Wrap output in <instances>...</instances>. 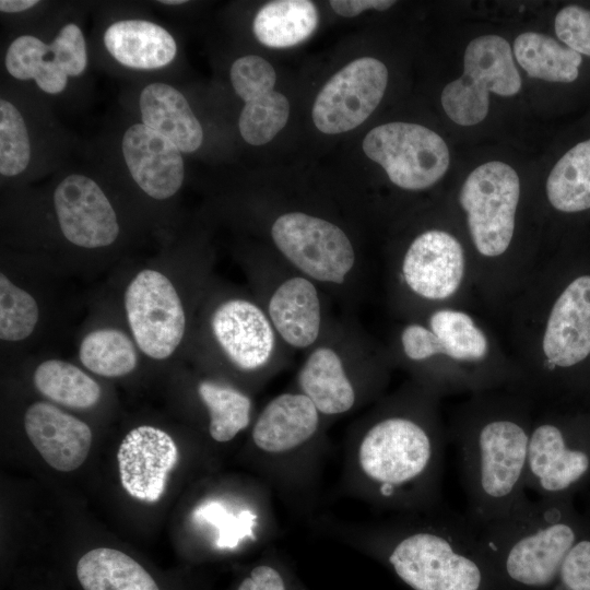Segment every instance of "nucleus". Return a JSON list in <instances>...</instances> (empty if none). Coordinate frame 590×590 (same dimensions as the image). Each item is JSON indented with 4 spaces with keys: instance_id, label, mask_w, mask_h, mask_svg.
I'll use <instances>...</instances> for the list:
<instances>
[{
    "instance_id": "4",
    "label": "nucleus",
    "mask_w": 590,
    "mask_h": 590,
    "mask_svg": "<svg viewBox=\"0 0 590 590\" xmlns=\"http://www.w3.org/2000/svg\"><path fill=\"white\" fill-rule=\"evenodd\" d=\"M502 590H552L575 543L587 533L569 499L530 497L476 528Z\"/></svg>"
},
{
    "instance_id": "14",
    "label": "nucleus",
    "mask_w": 590,
    "mask_h": 590,
    "mask_svg": "<svg viewBox=\"0 0 590 590\" xmlns=\"http://www.w3.org/2000/svg\"><path fill=\"white\" fill-rule=\"evenodd\" d=\"M402 275L416 295L430 300L447 299L457 293L463 280V248L445 231H426L408 248Z\"/></svg>"
},
{
    "instance_id": "1",
    "label": "nucleus",
    "mask_w": 590,
    "mask_h": 590,
    "mask_svg": "<svg viewBox=\"0 0 590 590\" xmlns=\"http://www.w3.org/2000/svg\"><path fill=\"white\" fill-rule=\"evenodd\" d=\"M524 410L514 401L475 402L455 427L465 517L475 528L507 516L529 498L532 421Z\"/></svg>"
},
{
    "instance_id": "19",
    "label": "nucleus",
    "mask_w": 590,
    "mask_h": 590,
    "mask_svg": "<svg viewBox=\"0 0 590 590\" xmlns=\"http://www.w3.org/2000/svg\"><path fill=\"white\" fill-rule=\"evenodd\" d=\"M24 428L42 458L57 471H74L88 456V425L50 403H33L24 414Z\"/></svg>"
},
{
    "instance_id": "29",
    "label": "nucleus",
    "mask_w": 590,
    "mask_h": 590,
    "mask_svg": "<svg viewBox=\"0 0 590 590\" xmlns=\"http://www.w3.org/2000/svg\"><path fill=\"white\" fill-rule=\"evenodd\" d=\"M550 203L562 212L590 209V139L566 152L546 181Z\"/></svg>"
},
{
    "instance_id": "31",
    "label": "nucleus",
    "mask_w": 590,
    "mask_h": 590,
    "mask_svg": "<svg viewBox=\"0 0 590 590\" xmlns=\"http://www.w3.org/2000/svg\"><path fill=\"white\" fill-rule=\"evenodd\" d=\"M36 389L59 404L87 409L101 399V387L87 374L71 363L48 359L37 366L33 376Z\"/></svg>"
},
{
    "instance_id": "22",
    "label": "nucleus",
    "mask_w": 590,
    "mask_h": 590,
    "mask_svg": "<svg viewBox=\"0 0 590 590\" xmlns=\"http://www.w3.org/2000/svg\"><path fill=\"white\" fill-rule=\"evenodd\" d=\"M107 51L121 64L140 70H152L169 64L177 45L162 26L143 20L113 23L104 34Z\"/></svg>"
},
{
    "instance_id": "42",
    "label": "nucleus",
    "mask_w": 590,
    "mask_h": 590,
    "mask_svg": "<svg viewBox=\"0 0 590 590\" xmlns=\"http://www.w3.org/2000/svg\"><path fill=\"white\" fill-rule=\"evenodd\" d=\"M38 4L37 0H1L0 10L5 13H17Z\"/></svg>"
},
{
    "instance_id": "10",
    "label": "nucleus",
    "mask_w": 590,
    "mask_h": 590,
    "mask_svg": "<svg viewBox=\"0 0 590 590\" xmlns=\"http://www.w3.org/2000/svg\"><path fill=\"white\" fill-rule=\"evenodd\" d=\"M279 250L314 280L341 284L355 262L345 233L331 222L306 213L281 215L271 228Z\"/></svg>"
},
{
    "instance_id": "32",
    "label": "nucleus",
    "mask_w": 590,
    "mask_h": 590,
    "mask_svg": "<svg viewBox=\"0 0 590 590\" xmlns=\"http://www.w3.org/2000/svg\"><path fill=\"white\" fill-rule=\"evenodd\" d=\"M84 367L104 377H121L131 373L138 363L132 340L122 331L105 328L87 333L79 350Z\"/></svg>"
},
{
    "instance_id": "21",
    "label": "nucleus",
    "mask_w": 590,
    "mask_h": 590,
    "mask_svg": "<svg viewBox=\"0 0 590 590\" xmlns=\"http://www.w3.org/2000/svg\"><path fill=\"white\" fill-rule=\"evenodd\" d=\"M142 123L170 140L184 153L198 150L203 130L185 96L166 83L146 85L139 99Z\"/></svg>"
},
{
    "instance_id": "17",
    "label": "nucleus",
    "mask_w": 590,
    "mask_h": 590,
    "mask_svg": "<svg viewBox=\"0 0 590 590\" xmlns=\"http://www.w3.org/2000/svg\"><path fill=\"white\" fill-rule=\"evenodd\" d=\"M121 150L130 175L148 196L165 200L180 189L184 161L170 140L143 123H135L126 130Z\"/></svg>"
},
{
    "instance_id": "23",
    "label": "nucleus",
    "mask_w": 590,
    "mask_h": 590,
    "mask_svg": "<svg viewBox=\"0 0 590 590\" xmlns=\"http://www.w3.org/2000/svg\"><path fill=\"white\" fill-rule=\"evenodd\" d=\"M269 317L290 345H311L320 330V302L315 285L302 276L284 281L270 298Z\"/></svg>"
},
{
    "instance_id": "6",
    "label": "nucleus",
    "mask_w": 590,
    "mask_h": 590,
    "mask_svg": "<svg viewBox=\"0 0 590 590\" xmlns=\"http://www.w3.org/2000/svg\"><path fill=\"white\" fill-rule=\"evenodd\" d=\"M548 415L532 421L526 488L535 497L569 499L590 480V434Z\"/></svg>"
},
{
    "instance_id": "40",
    "label": "nucleus",
    "mask_w": 590,
    "mask_h": 590,
    "mask_svg": "<svg viewBox=\"0 0 590 590\" xmlns=\"http://www.w3.org/2000/svg\"><path fill=\"white\" fill-rule=\"evenodd\" d=\"M552 590H590V535L583 534L566 556Z\"/></svg>"
},
{
    "instance_id": "18",
    "label": "nucleus",
    "mask_w": 590,
    "mask_h": 590,
    "mask_svg": "<svg viewBox=\"0 0 590 590\" xmlns=\"http://www.w3.org/2000/svg\"><path fill=\"white\" fill-rule=\"evenodd\" d=\"M214 337L240 369L264 366L274 347V333L264 312L253 303L233 298L220 304L211 318Z\"/></svg>"
},
{
    "instance_id": "25",
    "label": "nucleus",
    "mask_w": 590,
    "mask_h": 590,
    "mask_svg": "<svg viewBox=\"0 0 590 590\" xmlns=\"http://www.w3.org/2000/svg\"><path fill=\"white\" fill-rule=\"evenodd\" d=\"M298 382L302 393L311 400L320 414H342L355 403L354 387L340 356L330 347H318L308 356Z\"/></svg>"
},
{
    "instance_id": "39",
    "label": "nucleus",
    "mask_w": 590,
    "mask_h": 590,
    "mask_svg": "<svg viewBox=\"0 0 590 590\" xmlns=\"http://www.w3.org/2000/svg\"><path fill=\"white\" fill-rule=\"evenodd\" d=\"M557 37L570 49L590 57V11L579 5L563 8L555 17Z\"/></svg>"
},
{
    "instance_id": "30",
    "label": "nucleus",
    "mask_w": 590,
    "mask_h": 590,
    "mask_svg": "<svg viewBox=\"0 0 590 590\" xmlns=\"http://www.w3.org/2000/svg\"><path fill=\"white\" fill-rule=\"evenodd\" d=\"M5 68L17 80H35L37 86L48 94L61 93L68 82L49 45L32 35L15 38L5 54Z\"/></svg>"
},
{
    "instance_id": "34",
    "label": "nucleus",
    "mask_w": 590,
    "mask_h": 590,
    "mask_svg": "<svg viewBox=\"0 0 590 590\" xmlns=\"http://www.w3.org/2000/svg\"><path fill=\"white\" fill-rule=\"evenodd\" d=\"M39 317L34 297L0 274V338L21 341L31 335Z\"/></svg>"
},
{
    "instance_id": "36",
    "label": "nucleus",
    "mask_w": 590,
    "mask_h": 590,
    "mask_svg": "<svg viewBox=\"0 0 590 590\" xmlns=\"http://www.w3.org/2000/svg\"><path fill=\"white\" fill-rule=\"evenodd\" d=\"M199 523L206 522L216 528L217 548H235L246 538L255 539L253 528L257 526V515L251 509L234 512L223 503L210 500L200 505L193 512Z\"/></svg>"
},
{
    "instance_id": "41",
    "label": "nucleus",
    "mask_w": 590,
    "mask_h": 590,
    "mask_svg": "<svg viewBox=\"0 0 590 590\" xmlns=\"http://www.w3.org/2000/svg\"><path fill=\"white\" fill-rule=\"evenodd\" d=\"M396 1L390 0H331V8L339 14L345 17H353L367 9H376L379 11L387 10L392 7Z\"/></svg>"
},
{
    "instance_id": "8",
    "label": "nucleus",
    "mask_w": 590,
    "mask_h": 590,
    "mask_svg": "<svg viewBox=\"0 0 590 590\" xmlns=\"http://www.w3.org/2000/svg\"><path fill=\"white\" fill-rule=\"evenodd\" d=\"M364 153L386 170L402 189L433 186L449 166V150L440 135L416 123L389 122L371 129L363 141Z\"/></svg>"
},
{
    "instance_id": "27",
    "label": "nucleus",
    "mask_w": 590,
    "mask_h": 590,
    "mask_svg": "<svg viewBox=\"0 0 590 590\" xmlns=\"http://www.w3.org/2000/svg\"><path fill=\"white\" fill-rule=\"evenodd\" d=\"M430 356L446 355L461 363H476L485 358L488 341L485 333L468 314L440 309L429 318Z\"/></svg>"
},
{
    "instance_id": "20",
    "label": "nucleus",
    "mask_w": 590,
    "mask_h": 590,
    "mask_svg": "<svg viewBox=\"0 0 590 590\" xmlns=\"http://www.w3.org/2000/svg\"><path fill=\"white\" fill-rule=\"evenodd\" d=\"M320 413L304 393H282L258 416L252 441L270 456L291 453L309 441L318 429Z\"/></svg>"
},
{
    "instance_id": "15",
    "label": "nucleus",
    "mask_w": 590,
    "mask_h": 590,
    "mask_svg": "<svg viewBox=\"0 0 590 590\" xmlns=\"http://www.w3.org/2000/svg\"><path fill=\"white\" fill-rule=\"evenodd\" d=\"M117 460L126 492L137 499L153 503L164 492L167 474L178 461V449L166 432L142 425L125 436Z\"/></svg>"
},
{
    "instance_id": "26",
    "label": "nucleus",
    "mask_w": 590,
    "mask_h": 590,
    "mask_svg": "<svg viewBox=\"0 0 590 590\" xmlns=\"http://www.w3.org/2000/svg\"><path fill=\"white\" fill-rule=\"evenodd\" d=\"M318 22V11L311 1L278 0L261 7L255 16L252 31L261 44L286 48L310 37Z\"/></svg>"
},
{
    "instance_id": "2",
    "label": "nucleus",
    "mask_w": 590,
    "mask_h": 590,
    "mask_svg": "<svg viewBox=\"0 0 590 590\" xmlns=\"http://www.w3.org/2000/svg\"><path fill=\"white\" fill-rule=\"evenodd\" d=\"M371 551L410 590H502L464 516L429 512L381 529Z\"/></svg>"
},
{
    "instance_id": "38",
    "label": "nucleus",
    "mask_w": 590,
    "mask_h": 590,
    "mask_svg": "<svg viewBox=\"0 0 590 590\" xmlns=\"http://www.w3.org/2000/svg\"><path fill=\"white\" fill-rule=\"evenodd\" d=\"M49 48L68 76H79L84 72L87 63L86 45L76 24L64 25Z\"/></svg>"
},
{
    "instance_id": "16",
    "label": "nucleus",
    "mask_w": 590,
    "mask_h": 590,
    "mask_svg": "<svg viewBox=\"0 0 590 590\" xmlns=\"http://www.w3.org/2000/svg\"><path fill=\"white\" fill-rule=\"evenodd\" d=\"M542 351L551 370L575 366L590 354V275L571 281L555 300Z\"/></svg>"
},
{
    "instance_id": "5",
    "label": "nucleus",
    "mask_w": 590,
    "mask_h": 590,
    "mask_svg": "<svg viewBox=\"0 0 590 590\" xmlns=\"http://www.w3.org/2000/svg\"><path fill=\"white\" fill-rule=\"evenodd\" d=\"M520 87L521 78L508 42L497 35L480 36L469 43L463 74L445 86L441 105L453 122L473 126L486 117L491 92L511 96Z\"/></svg>"
},
{
    "instance_id": "9",
    "label": "nucleus",
    "mask_w": 590,
    "mask_h": 590,
    "mask_svg": "<svg viewBox=\"0 0 590 590\" xmlns=\"http://www.w3.org/2000/svg\"><path fill=\"white\" fill-rule=\"evenodd\" d=\"M128 323L139 349L154 359L168 358L186 330V315L178 293L163 273L145 269L125 293Z\"/></svg>"
},
{
    "instance_id": "35",
    "label": "nucleus",
    "mask_w": 590,
    "mask_h": 590,
    "mask_svg": "<svg viewBox=\"0 0 590 590\" xmlns=\"http://www.w3.org/2000/svg\"><path fill=\"white\" fill-rule=\"evenodd\" d=\"M31 142L23 116L9 101H0V173L13 177L26 169Z\"/></svg>"
},
{
    "instance_id": "37",
    "label": "nucleus",
    "mask_w": 590,
    "mask_h": 590,
    "mask_svg": "<svg viewBox=\"0 0 590 590\" xmlns=\"http://www.w3.org/2000/svg\"><path fill=\"white\" fill-rule=\"evenodd\" d=\"M234 590H306L279 562L261 560L236 582Z\"/></svg>"
},
{
    "instance_id": "28",
    "label": "nucleus",
    "mask_w": 590,
    "mask_h": 590,
    "mask_svg": "<svg viewBox=\"0 0 590 590\" xmlns=\"http://www.w3.org/2000/svg\"><path fill=\"white\" fill-rule=\"evenodd\" d=\"M518 63L530 78L548 82L569 83L578 78L582 57L546 35L526 32L514 43Z\"/></svg>"
},
{
    "instance_id": "33",
    "label": "nucleus",
    "mask_w": 590,
    "mask_h": 590,
    "mask_svg": "<svg viewBox=\"0 0 590 590\" xmlns=\"http://www.w3.org/2000/svg\"><path fill=\"white\" fill-rule=\"evenodd\" d=\"M198 393L209 412V433L217 442H227L250 422L251 401L239 390L203 380Z\"/></svg>"
},
{
    "instance_id": "12",
    "label": "nucleus",
    "mask_w": 590,
    "mask_h": 590,
    "mask_svg": "<svg viewBox=\"0 0 590 590\" xmlns=\"http://www.w3.org/2000/svg\"><path fill=\"white\" fill-rule=\"evenodd\" d=\"M231 82L245 101L238 126L243 139L251 145L270 142L286 125L290 103L274 91L276 73L262 57L248 55L234 61Z\"/></svg>"
},
{
    "instance_id": "3",
    "label": "nucleus",
    "mask_w": 590,
    "mask_h": 590,
    "mask_svg": "<svg viewBox=\"0 0 590 590\" xmlns=\"http://www.w3.org/2000/svg\"><path fill=\"white\" fill-rule=\"evenodd\" d=\"M412 414H389L361 438L356 463L368 494L410 512H432L440 500L444 442L436 424Z\"/></svg>"
},
{
    "instance_id": "11",
    "label": "nucleus",
    "mask_w": 590,
    "mask_h": 590,
    "mask_svg": "<svg viewBox=\"0 0 590 590\" xmlns=\"http://www.w3.org/2000/svg\"><path fill=\"white\" fill-rule=\"evenodd\" d=\"M388 82L386 66L373 57L355 59L320 90L312 121L327 134L350 131L364 122L380 103Z\"/></svg>"
},
{
    "instance_id": "43",
    "label": "nucleus",
    "mask_w": 590,
    "mask_h": 590,
    "mask_svg": "<svg viewBox=\"0 0 590 590\" xmlns=\"http://www.w3.org/2000/svg\"><path fill=\"white\" fill-rule=\"evenodd\" d=\"M160 3L166 4V5H179V4L186 3V1H184V0H163V1H160Z\"/></svg>"
},
{
    "instance_id": "7",
    "label": "nucleus",
    "mask_w": 590,
    "mask_h": 590,
    "mask_svg": "<svg viewBox=\"0 0 590 590\" xmlns=\"http://www.w3.org/2000/svg\"><path fill=\"white\" fill-rule=\"evenodd\" d=\"M520 180L516 170L499 161L487 162L470 173L459 201L476 250L484 257H498L509 247Z\"/></svg>"
},
{
    "instance_id": "24",
    "label": "nucleus",
    "mask_w": 590,
    "mask_h": 590,
    "mask_svg": "<svg viewBox=\"0 0 590 590\" xmlns=\"http://www.w3.org/2000/svg\"><path fill=\"white\" fill-rule=\"evenodd\" d=\"M74 577L81 590H163L141 563L111 547L83 554L74 566Z\"/></svg>"
},
{
    "instance_id": "13",
    "label": "nucleus",
    "mask_w": 590,
    "mask_h": 590,
    "mask_svg": "<svg viewBox=\"0 0 590 590\" xmlns=\"http://www.w3.org/2000/svg\"><path fill=\"white\" fill-rule=\"evenodd\" d=\"M54 204L62 235L71 244L102 248L118 237L116 212L90 177L81 174L64 177L55 189Z\"/></svg>"
}]
</instances>
